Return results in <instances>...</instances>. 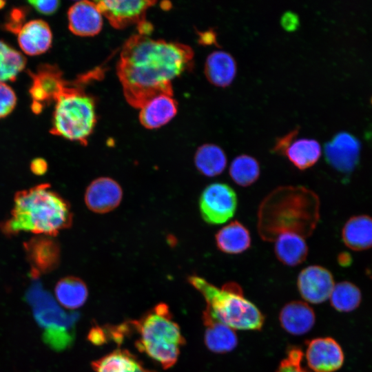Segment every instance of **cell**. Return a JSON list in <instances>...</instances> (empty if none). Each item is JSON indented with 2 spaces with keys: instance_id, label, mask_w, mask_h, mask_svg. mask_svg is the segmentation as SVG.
<instances>
[{
  "instance_id": "1",
  "label": "cell",
  "mask_w": 372,
  "mask_h": 372,
  "mask_svg": "<svg viewBox=\"0 0 372 372\" xmlns=\"http://www.w3.org/2000/svg\"><path fill=\"white\" fill-rule=\"evenodd\" d=\"M193 65L189 45L138 34L124 44L116 71L127 101L140 109L158 94L173 95L172 81Z\"/></svg>"
},
{
  "instance_id": "2",
  "label": "cell",
  "mask_w": 372,
  "mask_h": 372,
  "mask_svg": "<svg viewBox=\"0 0 372 372\" xmlns=\"http://www.w3.org/2000/svg\"><path fill=\"white\" fill-rule=\"evenodd\" d=\"M73 214L69 203L41 183L15 193L9 216L0 222V231L7 237L21 232L56 237L71 227Z\"/></svg>"
},
{
  "instance_id": "3",
  "label": "cell",
  "mask_w": 372,
  "mask_h": 372,
  "mask_svg": "<svg viewBox=\"0 0 372 372\" xmlns=\"http://www.w3.org/2000/svg\"><path fill=\"white\" fill-rule=\"evenodd\" d=\"M286 187L272 192L262 203L258 227L265 239L275 240L280 234L291 232L304 237L309 235L319 217V200L316 195L304 187Z\"/></svg>"
},
{
  "instance_id": "4",
  "label": "cell",
  "mask_w": 372,
  "mask_h": 372,
  "mask_svg": "<svg viewBox=\"0 0 372 372\" xmlns=\"http://www.w3.org/2000/svg\"><path fill=\"white\" fill-rule=\"evenodd\" d=\"M187 279L203 296L205 309L218 321L234 330H260L262 327V313L245 297L238 283L227 282L218 288L196 275Z\"/></svg>"
},
{
  "instance_id": "5",
  "label": "cell",
  "mask_w": 372,
  "mask_h": 372,
  "mask_svg": "<svg viewBox=\"0 0 372 372\" xmlns=\"http://www.w3.org/2000/svg\"><path fill=\"white\" fill-rule=\"evenodd\" d=\"M138 335L136 347L164 369L172 366L185 341L167 304L161 303L138 320L131 321Z\"/></svg>"
},
{
  "instance_id": "6",
  "label": "cell",
  "mask_w": 372,
  "mask_h": 372,
  "mask_svg": "<svg viewBox=\"0 0 372 372\" xmlns=\"http://www.w3.org/2000/svg\"><path fill=\"white\" fill-rule=\"evenodd\" d=\"M34 318L43 330V342L56 351L70 347L74 341L79 314L66 311L39 282H34L25 293Z\"/></svg>"
},
{
  "instance_id": "7",
  "label": "cell",
  "mask_w": 372,
  "mask_h": 372,
  "mask_svg": "<svg viewBox=\"0 0 372 372\" xmlns=\"http://www.w3.org/2000/svg\"><path fill=\"white\" fill-rule=\"evenodd\" d=\"M55 101L50 133L87 145L96 122L94 99L82 88L66 86Z\"/></svg>"
},
{
  "instance_id": "8",
  "label": "cell",
  "mask_w": 372,
  "mask_h": 372,
  "mask_svg": "<svg viewBox=\"0 0 372 372\" xmlns=\"http://www.w3.org/2000/svg\"><path fill=\"white\" fill-rule=\"evenodd\" d=\"M237 205L235 191L224 183H214L207 185L199 198L201 216L210 225L227 222L234 215Z\"/></svg>"
},
{
  "instance_id": "9",
  "label": "cell",
  "mask_w": 372,
  "mask_h": 372,
  "mask_svg": "<svg viewBox=\"0 0 372 372\" xmlns=\"http://www.w3.org/2000/svg\"><path fill=\"white\" fill-rule=\"evenodd\" d=\"M33 279L50 273L59 265L61 248L55 237L34 235L23 243Z\"/></svg>"
},
{
  "instance_id": "10",
  "label": "cell",
  "mask_w": 372,
  "mask_h": 372,
  "mask_svg": "<svg viewBox=\"0 0 372 372\" xmlns=\"http://www.w3.org/2000/svg\"><path fill=\"white\" fill-rule=\"evenodd\" d=\"M154 1H96L103 16L115 28L121 29L132 24L138 26L145 22V14Z\"/></svg>"
},
{
  "instance_id": "11",
  "label": "cell",
  "mask_w": 372,
  "mask_h": 372,
  "mask_svg": "<svg viewBox=\"0 0 372 372\" xmlns=\"http://www.w3.org/2000/svg\"><path fill=\"white\" fill-rule=\"evenodd\" d=\"M297 285L306 302L320 304L329 299L335 283L333 275L327 269L320 265H310L298 274Z\"/></svg>"
},
{
  "instance_id": "12",
  "label": "cell",
  "mask_w": 372,
  "mask_h": 372,
  "mask_svg": "<svg viewBox=\"0 0 372 372\" xmlns=\"http://www.w3.org/2000/svg\"><path fill=\"white\" fill-rule=\"evenodd\" d=\"M360 145L358 140L347 132H340L324 145L328 164L342 174L351 173L358 165Z\"/></svg>"
},
{
  "instance_id": "13",
  "label": "cell",
  "mask_w": 372,
  "mask_h": 372,
  "mask_svg": "<svg viewBox=\"0 0 372 372\" xmlns=\"http://www.w3.org/2000/svg\"><path fill=\"white\" fill-rule=\"evenodd\" d=\"M307 365L313 372H334L341 368L344 356L340 345L330 337L311 340L306 349Z\"/></svg>"
},
{
  "instance_id": "14",
  "label": "cell",
  "mask_w": 372,
  "mask_h": 372,
  "mask_svg": "<svg viewBox=\"0 0 372 372\" xmlns=\"http://www.w3.org/2000/svg\"><path fill=\"white\" fill-rule=\"evenodd\" d=\"M123 198L120 185L109 177H99L87 186L84 195L87 207L96 214H105L116 208Z\"/></svg>"
},
{
  "instance_id": "15",
  "label": "cell",
  "mask_w": 372,
  "mask_h": 372,
  "mask_svg": "<svg viewBox=\"0 0 372 372\" xmlns=\"http://www.w3.org/2000/svg\"><path fill=\"white\" fill-rule=\"evenodd\" d=\"M32 85L30 94L33 102L43 106L56 101L68 83L63 80L61 70L55 65H40L36 73L30 72Z\"/></svg>"
},
{
  "instance_id": "16",
  "label": "cell",
  "mask_w": 372,
  "mask_h": 372,
  "mask_svg": "<svg viewBox=\"0 0 372 372\" xmlns=\"http://www.w3.org/2000/svg\"><path fill=\"white\" fill-rule=\"evenodd\" d=\"M68 27L74 34L92 37L97 34L103 25V14L96 2L80 1L68 12Z\"/></svg>"
},
{
  "instance_id": "17",
  "label": "cell",
  "mask_w": 372,
  "mask_h": 372,
  "mask_svg": "<svg viewBox=\"0 0 372 372\" xmlns=\"http://www.w3.org/2000/svg\"><path fill=\"white\" fill-rule=\"evenodd\" d=\"M178 105L173 95L158 94L146 101L140 108L139 121L147 129L160 127L176 114Z\"/></svg>"
},
{
  "instance_id": "18",
  "label": "cell",
  "mask_w": 372,
  "mask_h": 372,
  "mask_svg": "<svg viewBox=\"0 0 372 372\" xmlns=\"http://www.w3.org/2000/svg\"><path fill=\"white\" fill-rule=\"evenodd\" d=\"M17 40L25 54L35 56L49 50L52 45V34L45 21L35 19L23 24L17 33Z\"/></svg>"
},
{
  "instance_id": "19",
  "label": "cell",
  "mask_w": 372,
  "mask_h": 372,
  "mask_svg": "<svg viewBox=\"0 0 372 372\" xmlns=\"http://www.w3.org/2000/svg\"><path fill=\"white\" fill-rule=\"evenodd\" d=\"M203 320L205 344L211 352L225 353L236 348L238 338L234 329L214 318L207 309L203 311Z\"/></svg>"
},
{
  "instance_id": "20",
  "label": "cell",
  "mask_w": 372,
  "mask_h": 372,
  "mask_svg": "<svg viewBox=\"0 0 372 372\" xmlns=\"http://www.w3.org/2000/svg\"><path fill=\"white\" fill-rule=\"evenodd\" d=\"M279 320L286 331L294 335H300L312 329L316 316L312 307L306 302L292 301L282 308Z\"/></svg>"
},
{
  "instance_id": "21",
  "label": "cell",
  "mask_w": 372,
  "mask_h": 372,
  "mask_svg": "<svg viewBox=\"0 0 372 372\" xmlns=\"http://www.w3.org/2000/svg\"><path fill=\"white\" fill-rule=\"evenodd\" d=\"M205 74L211 84L218 87H227L236 76V62L227 52L214 51L206 59Z\"/></svg>"
},
{
  "instance_id": "22",
  "label": "cell",
  "mask_w": 372,
  "mask_h": 372,
  "mask_svg": "<svg viewBox=\"0 0 372 372\" xmlns=\"http://www.w3.org/2000/svg\"><path fill=\"white\" fill-rule=\"evenodd\" d=\"M217 248L228 254H238L251 247V235L247 228L238 220L223 227L215 235Z\"/></svg>"
},
{
  "instance_id": "23",
  "label": "cell",
  "mask_w": 372,
  "mask_h": 372,
  "mask_svg": "<svg viewBox=\"0 0 372 372\" xmlns=\"http://www.w3.org/2000/svg\"><path fill=\"white\" fill-rule=\"evenodd\" d=\"M344 245L353 251L372 247V218L367 215L351 217L342 230Z\"/></svg>"
},
{
  "instance_id": "24",
  "label": "cell",
  "mask_w": 372,
  "mask_h": 372,
  "mask_svg": "<svg viewBox=\"0 0 372 372\" xmlns=\"http://www.w3.org/2000/svg\"><path fill=\"white\" fill-rule=\"evenodd\" d=\"M275 254L284 265L291 267L303 262L308 255L304 238L295 233L279 234L275 239Z\"/></svg>"
},
{
  "instance_id": "25",
  "label": "cell",
  "mask_w": 372,
  "mask_h": 372,
  "mask_svg": "<svg viewBox=\"0 0 372 372\" xmlns=\"http://www.w3.org/2000/svg\"><path fill=\"white\" fill-rule=\"evenodd\" d=\"M95 372H156L149 370L127 350L118 349L92 362Z\"/></svg>"
},
{
  "instance_id": "26",
  "label": "cell",
  "mask_w": 372,
  "mask_h": 372,
  "mask_svg": "<svg viewBox=\"0 0 372 372\" xmlns=\"http://www.w3.org/2000/svg\"><path fill=\"white\" fill-rule=\"evenodd\" d=\"M54 294L57 302L63 307L75 309L85 302L88 290L81 279L75 276H66L56 282Z\"/></svg>"
},
{
  "instance_id": "27",
  "label": "cell",
  "mask_w": 372,
  "mask_h": 372,
  "mask_svg": "<svg viewBox=\"0 0 372 372\" xmlns=\"http://www.w3.org/2000/svg\"><path fill=\"white\" fill-rule=\"evenodd\" d=\"M197 170L207 177L216 176L223 172L227 166V156L217 145L206 143L200 145L194 155Z\"/></svg>"
},
{
  "instance_id": "28",
  "label": "cell",
  "mask_w": 372,
  "mask_h": 372,
  "mask_svg": "<svg viewBox=\"0 0 372 372\" xmlns=\"http://www.w3.org/2000/svg\"><path fill=\"white\" fill-rule=\"evenodd\" d=\"M285 155L297 169L305 170L317 163L321 155V147L315 139L299 138L290 144Z\"/></svg>"
},
{
  "instance_id": "29",
  "label": "cell",
  "mask_w": 372,
  "mask_h": 372,
  "mask_svg": "<svg viewBox=\"0 0 372 372\" xmlns=\"http://www.w3.org/2000/svg\"><path fill=\"white\" fill-rule=\"evenodd\" d=\"M229 172L235 183L242 187H247L254 183L259 178L260 165L255 158L241 154L234 158Z\"/></svg>"
},
{
  "instance_id": "30",
  "label": "cell",
  "mask_w": 372,
  "mask_h": 372,
  "mask_svg": "<svg viewBox=\"0 0 372 372\" xmlns=\"http://www.w3.org/2000/svg\"><path fill=\"white\" fill-rule=\"evenodd\" d=\"M332 307L340 312H350L358 307L362 295L354 284L343 281L335 285L330 296Z\"/></svg>"
},
{
  "instance_id": "31",
  "label": "cell",
  "mask_w": 372,
  "mask_h": 372,
  "mask_svg": "<svg viewBox=\"0 0 372 372\" xmlns=\"http://www.w3.org/2000/svg\"><path fill=\"white\" fill-rule=\"evenodd\" d=\"M26 64L25 56L0 40V82L14 81Z\"/></svg>"
},
{
  "instance_id": "32",
  "label": "cell",
  "mask_w": 372,
  "mask_h": 372,
  "mask_svg": "<svg viewBox=\"0 0 372 372\" xmlns=\"http://www.w3.org/2000/svg\"><path fill=\"white\" fill-rule=\"evenodd\" d=\"M303 353L298 347L290 348L281 361L276 372H313L302 366Z\"/></svg>"
},
{
  "instance_id": "33",
  "label": "cell",
  "mask_w": 372,
  "mask_h": 372,
  "mask_svg": "<svg viewBox=\"0 0 372 372\" xmlns=\"http://www.w3.org/2000/svg\"><path fill=\"white\" fill-rule=\"evenodd\" d=\"M17 104L15 92L8 84L0 82V118L9 115Z\"/></svg>"
},
{
  "instance_id": "34",
  "label": "cell",
  "mask_w": 372,
  "mask_h": 372,
  "mask_svg": "<svg viewBox=\"0 0 372 372\" xmlns=\"http://www.w3.org/2000/svg\"><path fill=\"white\" fill-rule=\"evenodd\" d=\"M28 3L39 13L49 15L54 13L59 7L57 0H32Z\"/></svg>"
},
{
  "instance_id": "35",
  "label": "cell",
  "mask_w": 372,
  "mask_h": 372,
  "mask_svg": "<svg viewBox=\"0 0 372 372\" xmlns=\"http://www.w3.org/2000/svg\"><path fill=\"white\" fill-rule=\"evenodd\" d=\"M298 132L299 127H296L285 135L277 138L272 151L278 154L285 155L287 149L293 142V138L296 136Z\"/></svg>"
},
{
  "instance_id": "36",
  "label": "cell",
  "mask_w": 372,
  "mask_h": 372,
  "mask_svg": "<svg viewBox=\"0 0 372 372\" xmlns=\"http://www.w3.org/2000/svg\"><path fill=\"white\" fill-rule=\"evenodd\" d=\"M23 19L24 14L23 10L19 9L13 10L10 14V19L6 25V28L9 31L17 34L23 25Z\"/></svg>"
},
{
  "instance_id": "37",
  "label": "cell",
  "mask_w": 372,
  "mask_h": 372,
  "mask_svg": "<svg viewBox=\"0 0 372 372\" xmlns=\"http://www.w3.org/2000/svg\"><path fill=\"white\" fill-rule=\"evenodd\" d=\"M280 23L282 27L287 31H294L299 27V17L295 12L287 11L282 15Z\"/></svg>"
},
{
  "instance_id": "38",
  "label": "cell",
  "mask_w": 372,
  "mask_h": 372,
  "mask_svg": "<svg viewBox=\"0 0 372 372\" xmlns=\"http://www.w3.org/2000/svg\"><path fill=\"white\" fill-rule=\"evenodd\" d=\"M198 42L205 45H214L220 47L217 41V34L213 28L204 32H198Z\"/></svg>"
},
{
  "instance_id": "39",
  "label": "cell",
  "mask_w": 372,
  "mask_h": 372,
  "mask_svg": "<svg viewBox=\"0 0 372 372\" xmlns=\"http://www.w3.org/2000/svg\"><path fill=\"white\" fill-rule=\"evenodd\" d=\"M48 163L42 158H34L30 164V169L32 174L37 176H43L48 171Z\"/></svg>"
},
{
  "instance_id": "40",
  "label": "cell",
  "mask_w": 372,
  "mask_h": 372,
  "mask_svg": "<svg viewBox=\"0 0 372 372\" xmlns=\"http://www.w3.org/2000/svg\"><path fill=\"white\" fill-rule=\"evenodd\" d=\"M351 258L349 256L348 254H342L338 257V261L341 265H347L349 262H351Z\"/></svg>"
},
{
  "instance_id": "41",
  "label": "cell",
  "mask_w": 372,
  "mask_h": 372,
  "mask_svg": "<svg viewBox=\"0 0 372 372\" xmlns=\"http://www.w3.org/2000/svg\"><path fill=\"white\" fill-rule=\"evenodd\" d=\"M5 4H6V2H5L4 1L0 0V9H1L2 8H3L4 6H5Z\"/></svg>"
}]
</instances>
